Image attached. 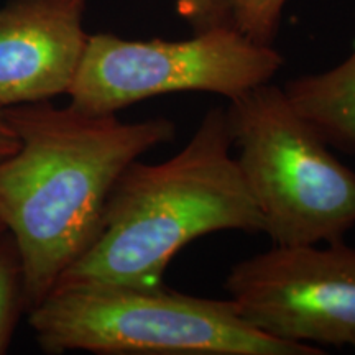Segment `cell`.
I'll list each match as a JSON object with an SVG mask.
<instances>
[{"instance_id":"cell-7","label":"cell","mask_w":355,"mask_h":355,"mask_svg":"<svg viewBox=\"0 0 355 355\" xmlns=\"http://www.w3.org/2000/svg\"><path fill=\"white\" fill-rule=\"evenodd\" d=\"M87 0H8L0 7V107L68 94L89 33Z\"/></svg>"},{"instance_id":"cell-6","label":"cell","mask_w":355,"mask_h":355,"mask_svg":"<svg viewBox=\"0 0 355 355\" xmlns=\"http://www.w3.org/2000/svg\"><path fill=\"white\" fill-rule=\"evenodd\" d=\"M224 290L266 336L355 350V247L345 241L273 243L230 266Z\"/></svg>"},{"instance_id":"cell-3","label":"cell","mask_w":355,"mask_h":355,"mask_svg":"<svg viewBox=\"0 0 355 355\" xmlns=\"http://www.w3.org/2000/svg\"><path fill=\"white\" fill-rule=\"evenodd\" d=\"M43 352L101 355H322L316 345L257 331L229 298L188 295L163 285L56 286L28 311Z\"/></svg>"},{"instance_id":"cell-13","label":"cell","mask_w":355,"mask_h":355,"mask_svg":"<svg viewBox=\"0 0 355 355\" xmlns=\"http://www.w3.org/2000/svg\"><path fill=\"white\" fill-rule=\"evenodd\" d=\"M6 232H7L6 227H3V224H2V222H0V237H2V235L6 234Z\"/></svg>"},{"instance_id":"cell-12","label":"cell","mask_w":355,"mask_h":355,"mask_svg":"<svg viewBox=\"0 0 355 355\" xmlns=\"http://www.w3.org/2000/svg\"><path fill=\"white\" fill-rule=\"evenodd\" d=\"M19 137H17L15 130H13L10 122H8L6 110L0 107V158L12 155L19 148Z\"/></svg>"},{"instance_id":"cell-9","label":"cell","mask_w":355,"mask_h":355,"mask_svg":"<svg viewBox=\"0 0 355 355\" xmlns=\"http://www.w3.org/2000/svg\"><path fill=\"white\" fill-rule=\"evenodd\" d=\"M21 311H26L19 250L10 234L0 237V355L6 354Z\"/></svg>"},{"instance_id":"cell-1","label":"cell","mask_w":355,"mask_h":355,"mask_svg":"<svg viewBox=\"0 0 355 355\" xmlns=\"http://www.w3.org/2000/svg\"><path fill=\"white\" fill-rule=\"evenodd\" d=\"M3 110L20 145L0 158V222L19 250L30 311L94 242L122 171L171 144L178 125L166 117L122 122L50 101Z\"/></svg>"},{"instance_id":"cell-11","label":"cell","mask_w":355,"mask_h":355,"mask_svg":"<svg viewBox=\"0 0 355 355\" xmlns=\"http://www.w3.org/2000/svg\"><path fill=\"white\" fill-rule=\"evenodd\" d=\"M178 15L193 33L217 26H234L232 0H175Z\"/></svg>"},{"instance_id":"cell-2","label":"cell","mask_w":355,"mask_h":355,"mask_svg":"<svg viewBox=\"0 0 355 355\" xmlns=\"http://www.w3.org/2000/svg\"><path fill=\"white\" fill-rule=\"evenodd\" d=\"M225 230L263 234V219L234 157L225 107L216 105L171 158L135 159L122 171L99 234L56 286L163 285L186 245Z\"/></svg>"},{"instance_id":"cell-5","label":"cell","mask_w":355,"mask_h":355,"mask_svg":"<svg viewBox=\"0 0 355 355\" xmlns=\"http://www.w3.org/2000/svg\"><path fill=\"white\" fill-rule=\"evenodd\" d=\"M285 64L273 44L235 26H217L188 40H125L89 35L68 96L71 107L91 115L119 110L173 92H209L232 101L272 83Z\"/></svg>"},{"instance_id":"cell-10","label":"cell","mask_w":355,"mask_h":355,"mask_svg":"<svg viewBox=\"0 0 355 355\" xmlns=\"http://www.w3.org/2000/svg\"><path fill=\"white\" fill-rule=\"evenodd\" d=\"M288 0H232L234 26L261 44H273Z\"/></svg>"},{"instance_id":"cell-4","label":"cell","mask_w":355,"mask_h":355,"mask_svg":"<svg viewBox=\"0 0 355 355\" xmlns=\"http://www.w3.org/2000/svg\"><path fill=\"white\" fill-rule=\"evenodd\" d=\"M232 152L275 245L345 241L355 227V171L272 83L225 105Z\"/></svg>"},{"instance_id":"cell-8","label":"cell","mask_w":355,"mask_h":355,"mask_svg":"<svg viewBox=\"0 0 355 355\" xmlns=\"http://www.w3.org/2000/svg\"><path fill=\"white\" fill-rule=\"evenodd\" d=\"M283 91L331 148L355 155V42L334 68L288 79Z\"/></svg>"}]
</instances>
